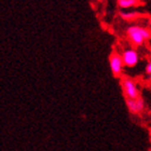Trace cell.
<instances>
[{"mask_svg":"<svg viewBox=\"0 0 151 151\" xmlns=\"http://www.w3.org/2000/svg\"><path fill=\"white\" fill-rule=\"evenodd\" d=\"M120 15L125 19H134L135 15H137V14H136L135 12H120Z\"/></svg>","mask_w":151,"mask_h":151,"instance_id":"7","label":"cell"},{"mask_svg":"<svg viewBox=\"0 0 151 151\" xmlns=\"http://www.w3.org/2000/svg\"><path fill=\"white\" fill-rule=\"evenodd\" d=\"M121 85H122L123 94L125 98H132V99L139 98V91L134 80H132L131 78H123L121 81Z\"/></svg>","mask_w":151,"mask_h":151,"instance_id":"2","label":"cell"},{"mask_svg":"<svg viewBox=\"0 0 151 151\" xmlns=\"http://www.w3.org/2000/svg\"><path fill=\"white\" fill-rule=\"evenodd\" d=\"M126 35L129 41L135 45H142L144 41L151 37L150 30L140 26H131L126 30Z\"/></svg>","mask_w":151,"mask_h":151,"instance_id":"1","label":"cell"},{"mask_svg":"<svg viewBox=\"0 0 151 151\" xmlns=\"http://www.w3.org/2000/svg\"><path fill=\"white\" fill-rule=\"evenodd\" d=\"M121 56H122L124 66L127 67H135L139 60L138 53L135 49H126V50L123 51Z\"/></svg>","mask_w":151,"mask_h":151,"instance_id":"4","label":"cell"},{"mask_svg":"<svg viewBox=\"0 0 151 151\" xmlns=\"http://www.w3.org/2000/svg\"><path fill=\"white\" fill-rule=\"evenodd\" d=\"M139 0H118V6L121 9H129L138 6Z\"/></svg>","mask_w":151,"mask_h":151,"instance_id":"6","label":"cell"},{"mask_svg":"<svg viewBox=\"0 0 151 151\" xmlns=\"http://www.w3.org/2000/svg\"><path fill=\"white\" fill-rule=\"evenodd\" d=\"M109 65H110V69L112 75L114 77H120L123 71V67H124L122 56L120 54L113 52L109 56Z\"/></svg>","mask_w":151,"mask_h":151,"instance_id":"3","label":"cell"},{"mask_svg":"<svg viewBox=\"0 0 151 151\" xmlns=\"http://www.w3.org/2000/svg\"><path fill=\"white\" fill-rule=\"evenodd\" d=\"M126 107L132 113H139L142 112L145 108V103L142 98H136V99H132V98H125Z\"/></svg>","mask_w":151,"mask_h":151,"instance_id":"5","label":"cell"},{"mask_svg":"<svg viewBox=\"0 0 151 151\" xmlns=\"http://www.w3.org/2000/svg\"><path fill=\"white\" fill-rule=\"evenodd\" d=\"M150 24H151V22H150Z\"/></svg>","mask_w":151,"mask_h":151,"instance_id":"9","label":"cell"},{"mask_svg":"<svg viewBox=\"0 0 151 151\" xmlns=\"http://www.w3.org/2000/svg\"><path fill=\"white\" fill-rule=\"evenodd\" d=\"M146 73L148 76H151V60L150 62H148V64L146 65Z\"/></svg>","mask_w":151,"mask_h":151,"instance_id":"8","label":"cell"}]
</instances>
